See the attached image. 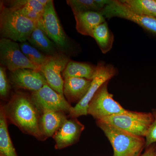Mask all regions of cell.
I'll list each match as a JSON object with an SVG mask.
<instances>
[{
  "mask_svg": "<svg viewBox=\"0 0 156 156\" xmlns=\"http://www.w3.org/2000/svg\"><path fill=\"white\" fill-rule=\"evenodd\" d=\"M3 108L7 120L23 132L40 140H45L40 128V112L30 96L17 92Z\"/></svg>",
  "mask_w": 156,
  "mask_h": 156,
  "instance_id": "cell-1",
  "label": "cell"
},
{
  "mask_svg": "<svg viewBox=\"0 0 156 156\" xmlns=\"http://www.w3.org/2000/svg\"><path fill=\"white\" fill-rule=\"evenodd\" d=\"M0 34L3 38L16 42L28 41L34 30L37 27L18 9L6 7L1 2Z\"/></svg>",
  "mask_w": 156,
  "mask_h": 156,
  "instance_id": "cell-2",
  "label": "cell"
},
{
  "mask_svg": "<svg viewBox=\"0 0 156 156\" xmlns=\"http://www.w3.org/2000/svg\"><path fill=\"white\" fill-rule=\"evenodd\" d=\"M109 140L113 149V156H138L145 147L144 137L131 133L100 121H96Z\"/></svg>",
  "mask_w": 156,
  "mask_h": 156,
  "instance_id": "cell-3",
  "label": "cell"
},
{
  "mask_svg": "<svg viewBox=\"0 0 156 156\" xmlns=\"http://www.w3.org/2000/svg\"><path fill=\"white\" fill-rule=\"evenodd\" d=\"M154 119L152 113L128 111L123 113L97 121H101L136 136L145 137Z\"/></svg>",
  "mask_w": 156,
  "mask_h": 156,
  "instance_id": "cell-4",
  "label": "cell"
},
{
  "mask_svg": "<svg viewBox=\"0 0 156 156\" xmlns=\"http://www.w3.org/2000/svg\"><path fill=\"white\" fill-rule=\"evenodd\" d=\"M108 83H105L98 90L88 106V114L92 115L97 121L128 111L115 101L113 95L108 92Z\"/></svg>",
  "mask_w": 156,
  "mask_h": 156,
  "instance_id": "cell-5",
  "label": "cell"
},
{
  "mask_svg": "<svg viewBox=\"0 0 156 156\" xmlns=\"http://www.w3.org/2000/svg\"><path fill=\"white\" fill-rule=\"evenodd\" d=\"M117 73L116 69L112 65L99 62L96 66L95 76L92 79L91 86L86 95L73 107L69 115L72 118H76L88 114L89 105L95 93L105 83L113 77Z\"/></svg>",
  "mask_w": 156,
  "mask_h": 156,
  "instance_id": "cell-6",
  "label": "cell"
},
{
  "mask_svg": "<svg viewBox=\"0 0 156 156\" xmlns=\"http://www.w3.org/2000/svg\"><path fill=\"white\" fill-rule=\"evenodd\" d=\"M0 64L10 72L23 69L40 70V66L23 54L17 42L3 38L0 40Z\"/></svg>",
  "mask_w": 156,
  "mask_h": 156,
  "instance_id": "cell-7",
  "label": "cell"
},
{
  "mask_svg": "<svg viewBox=\"0 0 156 156\" xmlns=\"http://www.w3.org/2000/svg\"><path fill=\"white\" fill-rule=\"evenodd\" d=\"M43 19L42 29L56 45L60 53L67 52L70 48L69 41L62 26L52 0H50L45 7Z\"/></svg>",
  "mask_w": 156,
  "mask_h": 156,
  "instance_id": "cell-8",
  "label": "cell"
},
{
  "mask_svg": "<svg viewBox=\"0 0 156 156\" xmlns=\"http://www.w3.org/2000/svg\"><path fill=\"white\" fill-rule=\"evenodd\" d=\"M105 17H117L128 20L138 24L143 28L156 35V17L134 13L120 1H110L101 11Z\"/></svg>",
  "mask_w": 156,
  "mask_h": 156,
  "instance_id": "cell-9",
  "label": "cell"
},
{
  "mask_svg": "<svg viewBox=\"0 0 156 156\" xmlns=\"http://www.w3.org/2000/svg\"><path fill=\"white\" fill-rule=\"evenodd\" d=\"M30 97L40 112L44 110H49L69 114L73 108L66 99L64 95L56 92L48 84L40 90L32 92Z\"/></svg>",
  "mask_w": 156,
  "mask_h": 156,
  "instance_id": "cell-10",
  "label": "cell"
},
{
  "mask_svg": "<svg viewBox=\"0 0 156 156\" xmlns=\"http://www.w3.org/2000/svg\"><path fill=\"white\" fill-rule=\"evenodd\" d=\"M70 61L69 57L64 53H58L50 56L40 66V71L47 81L48 85L56 92L63 95L64 80L62 73Z\"/></svg>",
  "mask_w": 156,
  "mask_h": 156,
  "instance_id": "cell-11",
  "label": "cell"
},
{
  "mask_svg": "<svg viewBox=\"0 0 156 156\" xmlns=\"http://www.w3.org/2000/svg\"><path fill=\"white\" fill-rule=\"evenodd\" d=\"M10 80L15 87L33 92L40 90L48 84L41 72L28 69H17L10 73Z\"/></svg>",
  "mask_w": 156,
  "mask_h": 156,
  "instance_id": "cell-12",
  "label": "cell"
},
{
  "mask_svg": "<svg viewBox=\"0 0 156 156\" xmlns=\"http://www.w3.org/2000/svg\"><path fill=\"white\" fill-rule=\"evenodd\" d=\"M84 128L85 126L76 118L66 120L53 136L55 149H62L76 143Z\"/></svg>",
  "mask_w": 156,
  "mask_h": 156,
  "instance_id": "cell-13",
  "label": "cell"
},
{
  "mask_svg": "<svg viewBox=\"0 0 156 156\" xmlns=\"http://www.w3.org/2000/svg\"><path fill=\"white\" fill-rule=\"evenodd\" d=\"M78 33L92 37L95 29L105 22V17L100 12L87 11L73 13Z\"/></svg>",
  "mask_w": 156,
  "mask_h": 156,
  "instance_id": "cell-14",
  "label": "cell"
},
{
  "mask_svg": "<svg viewBox=\"0 0 156 156\" xmlns=\"http://www.w3.org/2000/svg\"><path fill=\"white\" fill-rule=\"evenodd\" d=\"M92 81L81 78L65 79L63 89L64 96L70 102H79L88 92Z\"/></svg>",
  "mask_w": 156,
  "mask_h": 156,
  "instance_id": "cell-15",
  "label": "cell"
},
{
  "mask_svg": "<svg viewBox=\"0 0 156 156\" xmlns=\"http://www.w3.org/2000/svg\"><path fill=\"white\" fill-rule=\"evenodd\" d=\"M40 119V128L45 139L53 136L67 119L64 113L44 110Z\"/></svg>",
  "mask_w": 156,
  "mask_h": 156,
  "instance_id": "cell-16",
  "label": "cell"
},
{
  "mask_svg": "<svg viewBox=\"0 0 156 156\" xmlns=\"http://www.w3.org/2000/svg\"><path fill=\"white\" fill-rule=\"evenodd\" d=\"M27 42L48 56H54L59 53L56 45L48 36L44 31L39 27H37L34 30Z\"/></svg>",
  "mask_w": 156,
  "mask_h": 156,
  "instance_id": "cell-17",
  "label": "cell"
},
{
  "mask_svg": "<svg viewBox=\"0 0 156 156\" xmlns=\"http://www.w3.org/2000/svg\"><path fill=\"white\" fill-rule=\"evenodd\" d=\"M96 70V66L86 62L70 60L62 73L63 80L69 78H84L92 80Z\"/></svg>",
  "mask_w": 156,
  "mask_h": 156,
  "instance_id": "cell-18",
  "label": "cell"
},
{
  "mask_svg": "<svg viewBox=\"0 0 156 156\" xmlns=\"http://www.w3.org/2000/svg\"><path fill=\"white\" fill-rule=\"evenodd\" d=\"M3 106L0 109V156H18L9 134Z\"/></svg>",
  "mask_w": 156,
  "mask_h": 156,
  "instance_id": "cell-19",
  "label": "cell"
},
{
  "mask_svg": "<svg viewBox=\"0 0 156 156\" xmlns=\"http://www.w3.org/2000/svg\"><path fill=\"white\" fill-rule=\"evenodd\" d=\"M92 37L95 39L104 54L107 53L112 48L114 40L113 34L109 29L106 21L95 29L92 33Z\"/></svg>",
  "mask_w": 156,
  "mask_h": 156,
  "instance_id": "cell-20",
  "label": "cell"
},
{
  "mask_svg": "<svg viewBox=\"0 0 156 156\" xmlns=\"http://www.w3.org/2000/svg\"><path fill=\"white\" fill-rule=\"evenodd\" d=\"M120 2L134 13L156 17V0H121Z\"/></svg>",
  "mask_w": 156,
  "mask_h": 156,
  "instance_id": "cell-21",
  "label": "cell"
},
{
  "mask_svg": "<svg viewBox=\"0 0 156 156\" xmlns=\"http://www.w3.org/2000/svg\"><path fill=\"white\" fill-rule=\"evenodd\" d=\"M110 1L107 0H68V5L73 13L97 11L101 12Z\"/></svg>",
  "mask_w": 156,
  "mask_h": 156,
  "instance_id": "cell-22",
  "label": "cell"
},
{
  "mask_svg": "<svg viewBox=\"0 0 156 156\" xmlns=\"http://www.w3.org/2000/svg\"><path fill=\"white\" fill-rule=\"evenodd\" d=\"M19 45L23 54L33 63L40 67L50 56L44 54L28 42L20 43Z\"/></svg>",
  "mask_w": 156,
  "mask_h": 156,
  "instance_id": "cell-23",
  "label": "cell"
},
{
  "mask_svg": "<svg viewBox=\"0 0 156 156\" xmlns=\"http://www.w3.org/2000/svg\"><path fill=\"white\" fill-rule=\"evenodd\" d=\"M6 7L14 9L25 8L44 14L45 7L42 5L37 0H14L2 1Z\"/></svg>",
  "mask_w": 156,
  "mask_h": 156,
  "instance_id": "cell-24",
  "label": "cell"
},
{
  "mask_svg": "<svg viewBox=\"0 0 156 156\" xmlns=\"http://www.w3.org/2000/svg\"><path fill=\"white\" fill-rule=\"evenodd\" d=\"M11 90V86L6 73L5 68L0 67V95L2 98L8 97Z\"/></svg>",
  "mask_w": 156,
  "mask_h": 156,
  "instance_id": "cell-25",
  "label": "cell"
},
{
  "mask_svg": "<svg viewBox=\"0 0 156 156\" xmlns=\"http://www.w3.org/2000/svg\"><path fill=\"white\" fill-rule=\"evenodd\" d=\"M154 119L145 136V147L156 144V109L153 110Z\"/></svg>",
  "mask_w": 156,
  "mask_h": 156,
  "instance_id": "cell-26",
  "label": "cell"
},
{
  "mask_svg": "<svg viewBox=\"0 0 156 156\" xmlns=\"http://www.w3.org/2000/svg\"><path fill=\"white\" fill-rule=\"evenodd\" d=\"M138 156H156V144L146 147L145 152Z\"/></svg>",
  "mask_w": 156,
  "mask_h": 156,
  "instance_id": "cell-27",
  "label": "cell"
},
{
  "mask_svg": "<svg viewBox=\"0 0 156 156\" xmlns=\"http://www.w3.org/2000/svg\"><path fill=\"white\" fill-rule=\"evenodd\" d=\"M38 2H39L42 5L46 7V5H48V2H49L50 0H37Z\"/></svg>",
  "mask_w": 156,
  "mask_h": 156,
  "instance_id": "cell-28",
  "label": "cell"
}]
</instances>
